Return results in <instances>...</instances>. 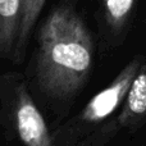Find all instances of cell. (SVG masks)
Segmentation results:
<instances>
[{"mask_svg":"<svg viewBox=\"0 0 146 146\" xmlns=\"http://www.w3.org/2000/svg\"><path fill=\"white\" fill-rule=\"evenodd\" d=\"M146 124V60L142 62L127 96L115 117L109 118L100 127L81 141L80 145L101 146L110 142L122 129L136 132Z\"/></svg>","mask_w":146,"mask_h":146,"instance_id":"cell-4","label":"cell"},{"mask_svg":"<svg viewBox=\"0 0 146 146\" xmlns=\"http://www.w3.org/2000/svg\"><path fill=\"white\" fill-rule=\"evenodd\" d=\"M35 54L37 88L50 100L67 103L90 78L95 44L78 13L69 5H59L38 30Z\"/></svg>","mask_w":146,"mask_h":146,"instance_id":"cell-1","label":"cell"},{"mask_svg":"<svg viewBox=\"0 0 146 146\" xmlns=\"http://www.w3.org/2000/svg\"><path fill=\"white\" fill-rule=\"evenodd\" d=\"M45 1L46 0H23L19 32H18L17 45H15L14 55H13V60L15 63H19L23 59L28 38H30L33 27L38 19V15L45 5Z\"/></svg>","mask_w":146,"mask_h":146,"instance_id":"cell-7","label":"cell"},{"mask_svg":"<svg viewBox=\"0 0 146 146\" xmlns=\"http://www.w3.org/2000/svg\"><path fill=\"white\" fill-rule=\"evenodd\" d=\"M144 60L141 55L131 59L106 87L88 100L82 110L60 124L53 132L54 146L80 145L83 139L108 121L122 106Z\"/></svg>","mask_w":146,"mask_h":146,"instance_id":"cell-3","label":"cell"},{"mask_svg":"<svg viewBox=\"0 0 146 146\" xmlns=\"http://www.w3.org/2000/svg\"><path fill=\"white\" fill-rule=\"evenodd\" d=\"M1 126L9 141L27 146H54L53 132L38 110L19 73H5L0 80Z\"/></svg>","mask_w":146,"mask_h":146,"instance_id":"cell-2","label":"cell"},{"mask_svg":"<svg viewBox=\"0 0 146 146\" xmlns=\"http://www.w3.org/2000/svg\"><path fill=\"white\" fill-rule=\"evenodd\" d=\"M136 0H101V14L111 38L126 33L132 18Z\"/></svg>","mask_w":146,"mask_h":146,"instance_id":"cell-6","label":"cell"},{"mask_svg":"<svg viewBox=\"0 0 146 146\" xmlns=\"http://www.w3.org/2000/svg\"><path fill=\"white\" fill-rule=\"evenodd\" d=\"M23 0H0V54L12 59L17 45Z\"/></svg>","mask_w":146,"mask_h":146,"instance_id":"cell-5","label":"cell"}]
</instances>
